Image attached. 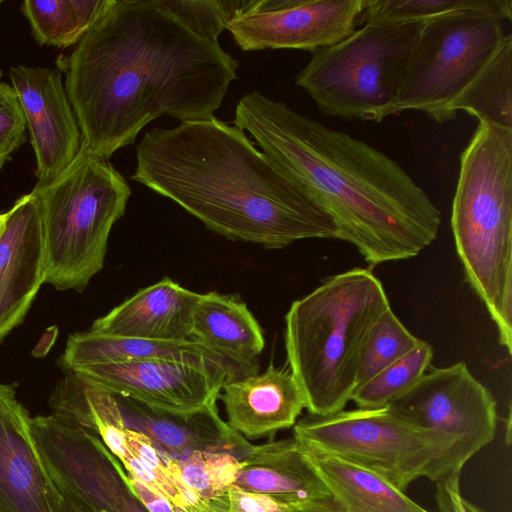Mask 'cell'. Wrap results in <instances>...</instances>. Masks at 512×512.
Instances as JSON below:
<instances>
[{
    "mask_svg": "<svg viewBox=\"0 0 512 512\" xmlns=\"http://www.w3.org/2000/svg\"><path fill=\"white\" fill-rule=\"evenodd\" d=\"M65 90L86 152L108 160L151 121L214 116L239 62L194 32L161 0H113L69 55Z\"/></svg>",
    "mask_w": 512,
    "mask_h": 512,
    "instance_id": "6da1fadb",
    "label": "cell"
},
{
    "mask_svg": "<svg viewBox=\"0 0 512 512\" xmlns=\"http://www.w3.org/2000/svg\"><path fill=\"white\" fill-rule=\"evenodd\" d=\"M233 125L333 221L337 239L371 266L406 260L436 239L441 212L393 159L369 144L252 91Z\"/></svg>",
    "mask_w": 512,
    "mask_h": 512,
    "instance_id": "7a4b0ae2",
    "label": "cell"
},
{
    "mask_svg": "<svg viewBox=\"0 0 512 512\" xmlns=\"http://www.w3.org/2000/svg\"><path fill=\"white\" fill-rule=\"evenodd\" d=\"M131 179L171 199L209 230L269 249L336 238V227L246 133L215 116L147 131Z\"/></svg>",
    "mask_w": 512,
    "mask_h": 512,
    "instance_id": "3957f363",
    "label": "cell"
},
{
    "mask_svg": "<svg viewBox=\"0 0 512 512\" xmlns=\"http://www.w3.org/2000/svg\"><path fill=\"white\" fill-rule=\"evenodd\" d=\"M389 308L381 281L359 267L326 279L291 304L285 316L287 362L309 414L339 412L351 401L368 336Z\"/></svg>",
    "mask_w": 512,
    "mask_h": 512,
    "instance_id": "277c9868",
    "label": "cell"
},
{
    "mask_svg": "<svg viewBox=\"0 0 512 512\" xmlns=\"http://www.w3.org/2000/svg\"><path fill=\"white\" fill-rule=\"evenodd\" d=\"M451 227L465 277L512 353V129L479 122L460 155Z\"/></svg>",
    "mask_w": 512,
    "mask_h": 512,
    "instance_id": "5b68a950",
    "label": "cell"
},
{
    "mask_svg": "<svg viewBox=\"0 0 512 512\" xmlns=\"http://www.w3.org/2000/svg\"><path fill=\"white\" fill-rule=\"evenodd\" d=\"M31 192L41 218L45 283L83 291L104 266L111 229L131 195L127 181L108 160L81 148L64 172Z\"/></svg>",
    "mask_w": 512,
    "mask_h": 512,
    "instance_id": "8992f818",
    "label": "cell"
},
{
    "mask_svg": "<svg viewBox=\"0 0 512 512\" xmlns=\"http://www.w3.org/2000/svg\"><path fill=\"white\" fill-rule=\"evenodd\" d=\"M293 427L299 442L375 473L403 492L422 477L437 482L461 474L454 464L455 437L422 427L390 405L308 413Z\"/></svg>",
    "mask_w": 512,
    "mask_h": 512,
    "instance_id": "52a82bcc",
    "label": "cell"
},
{
    "mask_svg": "<svg viewBox=\"0 0 512 512\" xmlns=\"http://www.w3.org/2000/svg\"><path fill=\"white\" fill-rule=\"evenodd\" d=\"M424 21L365 23L312 53L295 83L326 115L380 122L392 114Z\"/></svg>",
    "mask_w": 512,
    "mask_h": 512,
    "instance_id": "ba28073f",
    "label": "cell"
},
{
    "mask_svg": "<svg viewBox=\"0 0 512 512\" xmlns=\"http://www.w3.org/2000/svg\"><path fill=\"white\" fill-rule=\"evenodd\" d=\"M504 22L480 10L457 11L424 21L392 114L414 109L438 123L454 119V103L491 61L508 34Z\"/></svg>",
    "mask_w": 512,
    "mask_h": 512,
    "instance_id": "9c48e42d",
    "label": "cell"
},
{
    "mask_svg": "<svg viewBox=\"0 0 512 512\" xmlns=\"http://www.w3.org/2000/svg\"><path fill=\"white\" fill-rule=\"evenodd\" d=\"M30 426L44 470L59 492L94 512H148L96 434L52 414L31 417Z\"/></svg>",
    "mask_w": 512,
    "mask_h": 512,
    "instance_id": "30bf717a",
    "label": "cell"
},
{
    "mask_svg": "<svg viewBox=\"0 0 512 512\" xmlns=\"http://www.w3.org/2000/svg\"><path fill=\"white\" fill-rule=\"evenodd\" d=\"M390 406L422 427L455 437L459 473L496 435V400L464 362L426 371Z\"/></svg>",
    "mask_w": 512,
    "mask_h": 512,
    "instance_id": "8fae6325",
    "label": "cell"
},
{
    "mask_svg": "<svg viewBox=\"0 0 512 512\" xmlns=\"http://www.w3.org/2000/svg\"><path fill=\"white\" fill-rule=\"evenodd\" d=\"M364 0H245L227 30L243 51L315 52L345 39L361 25Z\"/></svg>",
    "mask_w": 512,
    "mask_h": 512,
    "instance_id": "7c38bea8",
    "label": "cell"
},
{
    "mask_svg": "<svg viewBox=\"0 0 512 512\" xmlns=\"http://www.w3.org/2000/svg\"><path fill=\"white\" fill-rule=\"evenodd\" d=\"M71 371L109 394L176 414L217 401L223 386L238 379L222 366L167 360L97 364Z\"/></svg>",
    "mask_w": 512,
    "mask_h": 512,
    "instance_id": "4fadbf2b",
    "label": "cell"
},
{
    "mask_svg": "<svg viewBox=\"0 0 512 512\" xmlns=\"http://www.w3.org/2000/svg\"><path fill=\"white\" fill-rule=\"evenodd\" d=\"M12 87L21 104L36 158L37 183L64 172L78 155L81 130L57 68L13 66Z\"/></svg>",
    "mask_w": 512,
    "mask_h": 512,
    "instance_id": "5bb4252c",
    "label": "cell"
},
{
    "mask_svg": "<svg viewBox=\"0 0 512 512\" xmlns=\"http://www.w3.org/2000/svg\"><path fill=\"white\" fill-rule=\"evenodd\" d=\"M0 238V341L25 318L46 279L39 206L30 192L6 212Z\"/></svg>",
    "mask_w": 512,
    "mask_h": 512,
    "instance_id": "9a60e30c",
    "label": "cell"
},
{
    "mask_svg": "<svg viewBox=\"0 0 512 512\" xmlns=\"http://www.w3.org/2000/svg\"><path fill=\"white\" fill-rule=\"evenodd\" d=\"M12 385L0 383V512H54V489Z\"/></svg>",
    "mask_w": 512,
    "mask_h": 512,
    "instance_id": "2e32d148",
    "label": "cell"
},
{
    "mask_svg": "<svg viewBox=\"0 0 512 512\" xmlns=\"http://www.w3.org/2000/svg\"><path fill=\"white\" fill-rule=\"evenodd\" d=\"M235 485L269 495L295 512H338L325 483L294 437L253 446Z\"/></svg>",
    "mask_w": 512,
    "mask_h": 512,
    "instance_id": "e0dca14e",
    "label": "cell"
},
{
    "mask_svg": "<svg viewBox=\"0 0 512 512\" xmlns=\"http://www.w3.org/2000/svg\"><path fill=\"white\" fill-rule=\"evenodd\" d=\"M126 425L145 434L162 453L182 459L195 451L223 452L239 460L253 446L218 413L215 402L190 412L154 410L132 399L115 396Z\"/></svg>",
    "mask_w": 512,
    "mask_h": 512,
    "instance_id": "ac0fdd59",
    "label": "cell"
},
{
    "mask_svg": "<svg viewBox=\"0 0 512 512\" xmlns=\"http://www.w3.org/2000/svg\"><path fill=\"white\" fill-rule=\"evenodd\" d=\"M220 397L227 424L248 438L274 435L293 427L305 408L303 394L290 370L272 364L261 374L232 380Z\"/></svg>",
    "mask_w": 512,
    "mask_h": 512,
    "instance_id": "d6986e66",
    "label": "cell"
},
{
    "mask_svg": "<svg viewBox=\"0 0 512 512\" xmlns=\"http://www.w3.org/2000/svg\"><path fill=\"white\" fill-rule=\"evenodd\" d=\"M201 294L168 277L138 290L96 319L91 331L120 337L160 341L192 337V313Z\"/></svg>",
    "mask_w": 512,
    "mask_h": 512,
    "instance_id": "ffe728a7",
    "label": "cell"
},
{
    "mask_svg": "<svg viewBox=\"0 0 512 512\" xmlns=\"http://www.w3.org/2000/svg\"><path fill=\"white\" fill-rule=\"evenodd\" d=\"M149 360L218 365L231 371L238 379L257 373L195 338L160 341L105 335L89 330L71 335L62 355V364L68 370L97 364Z\"/></svg>",
    "mask_w": 512,
    "mask_h": 512,
    "instance_id": "44dd1931",
    "label": "cell"
},
{
    "mask_svg": "<svg viewBox=\"0 0 512 512\" xmlns=\"http://www.w3.org/2000/svg\"><path fill=\"white\" fill-rule=\"evenodd\" d=\"M192 337L232 361L257 371L265 340L247 305L234 297L201 294L192 313Z\"/></svg>",
    "mask_w": 512,
    "mask_h": 512,
    "instance_id": "7402d4cb",
    "label": "cell"
},
{
    "mask_svg": "<svg viewBox=\"0 0 512 512\" xmlns=\"http://www.w3.org/2000/svg\"><path fill=\"white\" fill-rule=\"evenodd\" d=\"M301 445L330 491L338 512H430L377 474L320 449Z\"/></svg>",
    "mask_w": 512,
    "mask_h": 512,
    "instance_id": "603a6c76",
    "label": "cell"
},
{
    "mask_svg": "<svg viewBox=\"0 0 512 512\" xmlns=\"http://www.w3.org/2000/svg\"><path fill=\"white\" fill-rule=\"evenodd\" d=\"M113 0H25L21 12L39 45H76Z\"/></svg>",
    "mask_w": 512,
    "mask_h": 512,
    "instance_id": "cb8c5ba5",
    "label": "cell"
},
{
    "mask_svg": "<svg viewBox=\"0 0 512 512\" xmlns=\"http://www.w3.org/2000/svg\"><path fill=\"white\" fill-rule=\"evenodd\" d=\"M512 36L508 33L497 52L454 103L479 122L512 129Z\"/></svg>",
    "mask_w": 512,
    "mask_h": 512,
    "instance_id": "d4e9b609",
    "label": "cell"
},
{
    "mask_svg": "<svg viewBox=\"0 0 512 512\" xmlns=\"http://www.w3.org/2000/svg\"><path fill=\"white\" fill-rule=\"evenodd\" d=\"M480 10L511 20V0H364L361 25L426 21L448 13Z\"/></svg>",
    "mask_w": 512,
    "mask_h": 512,
    "instance_id": "484cf974",
    "label": "cell"
},
{
    "mask_svg": "<svg viewBox=\"0 0 512 512\" xmlns=\"http://www.w3.org/2000/svg\"><path fill=\"white\" fill-rule=\"evenodd\" d=\"M164 455L171 475L202 502L223 495L240 469V460L223 452L195 451L182 459Z\"/></svg>",
    "mask_w": 512,
    "mask_h": 512,
    "instance_id": "4316f807",
    "label": "cell"
},
{
    "mask_svg": "<svg viewBox=\"0 0 512 512\" xmlns=\"http://www.w3.org/2000/svg\"><path fill=\"white\" fill-rule=\"evenodd\" d=\"M433 359V348L426 341L401 359L358 386L351 401L357 408L374 409L388 406L406 393L427 371Z\"/></svg>",
    "mask_w": 512,
    "mask_h": 512,
    "instance_id": "83f0119b",
    "label": "cell"
},
{
    "mask_svg": "<svg viewBox=\"0 0 512 512\" xmlns=\"http://www.w3.org/2000/svg\"><path fill=\"white\" fill-rule=\"evenodd\" d=\"M389 308L375 323L366 341L357 387L404 357L421 343ZM356 387V388H357Z\"/></svg>",
    "mask_w": 512,
    "mask_h": 512,
    "instance_id": "f1b7e54d",
    "label": "cell"
},
{
    "mask_svg": "<svg viewBox=\"0 0 512 512\" xmlns=\"http://www.w3.org/2000/svg\"><path fill=\"white\" fill-rule=\"evenodd\" d=\"M125 445L142 466L138 479L162 492L183 512H191L202 504L197 496L171 475L164 453L159 451L145 434L127 426Z\"/></svg>",
    "mask_w": 512,
    "mask_h": 512,
    "instance_id": "f546056e",
    "label": "cell"
},
{
    "mask_svg": "<svg viewBox=\"0 0 512 512\" xmlns=\"http://www.w3.org/2000/svg\"><path fill=\"white\" fill-rule=\"evenodd\" d=\"M245 0H161L162 5L194 32L218 41L230 21L242 11Z\"/></svg>",
    "mask_w": 512,
    "mask_h": 512,
    "instance_id": "4dcf8cb0",
    "label": "cell"
},
{
    "mask_svg": "<svg viewBox=\"0 0 512 512\" xmlns=\"http://www.w3.org/2000/svg\"><path fill=\"white\" fill-rule=\"evenodd\" d=\"M26 120L12 87L0 81V169L26 140Z\"/></svg>",
    "mask_w": 512,
    "mask_h": 512,
    "instance_id": "1f68e13d",
    "label": "cell"
},
{
    "mask_svg": "<svg viewBox=\"0 0 512 512\" xmlns=\"http://www.w3.org/2000/svg\"><path fill=\"white\" fill-rule=\"evenodd\" d=\"M204 503L226 512H295L292 507L269 495L247 491L235 484L220 497Z\"/></svg>",
    "mask_w": 512,
    "mask_h": 512,
    "instance_id": "d6a6232c",
    "label": "cell"
},
{
    "mask_svg": "<svg viewBox=\"0 0 512 512\" xmlns=\"http://www.w3.org/2000/svg\"><path fill=\"white\" fill-rule=\"evenodd\" d=\"M459 478L452 474L435 482L439 512H486L462 496Z\"/></svg>",
    "mask_w": 512,
    "mask_h": 512,
    "instance_id": "836d02e7",
    "label": "cell"
},
{
    "mask_svg": "<svg viewBox=\"0 0 512 512\" xmlns=\"http://www.w3.org/2000/svg\"><path fill=\"white\" fill-rule=\"evenodd\" d=\"M127 482L131 491L148 512H183L162 492L152 488L142 480L127 474Z\"/></svg>",
    "mask_w": 512,
    "mask_h": 512,
    "instance_id": "e575fe53",
    "label": "cell"
},
{
    "mask_svg": "<svg viewBox=\"0 0 512 512\" xmlns=\"http://www.w3.org/2000/svg\"><path fill=\"white\" fill-rule=\"evenodd\" d=\"M54 512H94L78 499L59 492L54 486Z\"/></svg>",
    "mask_w": 512,
    "mask_h": 512,
    "instance_id": "d590c367",
    "label": "cell"
},
{
    "mask_svg": "<svg viewBox=\"0 0 512 512\" xmlns=\"http://www.w3.org/2000/svg\"><path fill=\"white\" fill-rule=\"evenodd\" d=\"M191 512H226V511L211 508V507L207 506L204 502H202V504L198 508L194 509Z\"/></svg>",
    "mask_w": 512,
    "mask_h": 512,
    "instance_id": "8d00e7d4",
    "label": "cell"
},
{
    "mask_svg": "<svg viewBox=\"0 0 512 512\" xmlns=\"http://www.w3.org/2000/svg\"><path fill=\"white\" fill-rule=\"evenodd\" d=\"M6 220H7V214L6 212L5 213H1L0 212V238L4 232V229H5V225H6Z\"/></svg>",
    "mask_w": 512,
    "mask_h": 512,
    "instance_id": "74e56055",
    "label": "cell"
},
{
    "mask_svg": "<svg viewBox=\"0 0 512 512\" xmlns=\"http://www.w3.org/2000/svg\"><path fill=\"white\" fill-rule=\"evenodd\" d=\"M2 76V72L0 71V77Z\"/></svg>",
    "mask_w": 512,
    "mask_h": 512,
    "instance_id": "f35d334b",
    "label": "cell"
}]
</instances>
